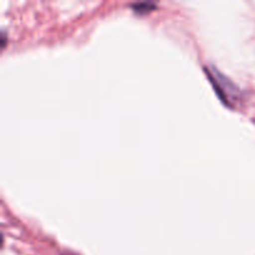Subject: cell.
<instances>
[{
    "mask_svg": "<svg viewBox=\"0 0 255 255\" xmlns=\"http://www.w3.org/2000/svg\"><path fill=\"white\" fill-rule=\"evenodd\" d=\"M62 255H71V254H62Z\"/></svg>",
    "mask_w": 255,
    "mask_h": 255,
    "instance_id": "2",
    "label": "cell"
},
{
    "mask_svg": "<svg viewBox=\"0 0 255 255\" xmlns=\"http://www.w3.org/2000/svg\"><path fill=\"white\" fill-rule=\"evenodd\" d=\"M156 7V5L151 4V2H137V4L132 5V9L139 14H144V12H149Z\"/></svg>",
    "mask_w": 255,
    "mask_h": 255,
    "instance_id": "1",
    "label": "cell"
}]
</instances>
